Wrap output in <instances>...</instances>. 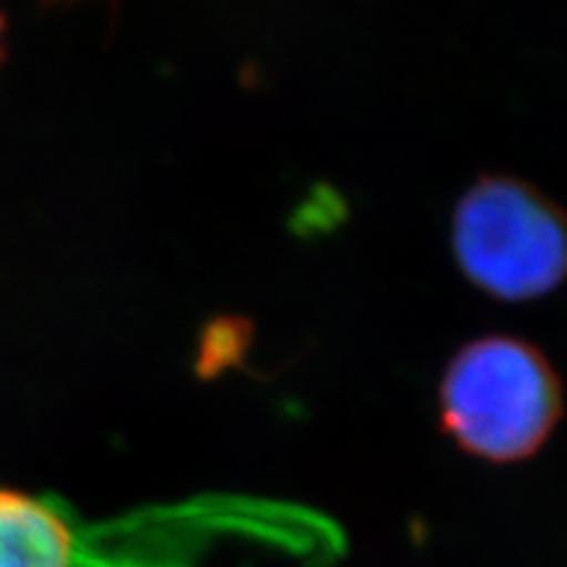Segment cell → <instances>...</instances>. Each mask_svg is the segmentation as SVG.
<instances>
[{"label": "cell", "instance_id": "3957f363", "mask_svg": "<svg viewBox=\"0 0 567 567\" xmlns=\"http://www.w3.org/2000/svg\"><path fill=\"white\" fill-rule=\"evenodd\" d=\"M0 567H124L105 534L71 523L63 507L0 488Z\"/></svg>", "mask_w": 567, "mask_h": 567}, {"label": "cell", "instance_id": "6da1fadb", "mask_svg": "<svg viewBox=\"0 0 567 567\" xmlns=\"http://www.w3.org/2000/svg\"><path fill=\"white\" fill-rule=\"evenodd\" d=\"M557 375L515 337L467 342L442 379V421L471 455L515 463L547 442L559 417Z\"/></svg>", "mask_w": 567, "mask_h": 567}, {"label": "cell", "instance_id": "277c9868", "mask_svg": "<svg viewBox=\"0 0 567 567\" xmlns=\"http://www.w3.org/2000/svg\"><path fill=\"white\" fill-rule=\"evenodd\" d=\"M6 59V17L0 13V63Z\"/></svg>", "mask_w": 567, "mask_h": 567}, {"label": "cell", "instance_id": "7a4b0ae2", "mask_svg": "<svg viewBox=\"0 0 567 567\" xmlns=\"http://www.w3.org/2000/svg\"><path fill=\"white\" fill-rule=\"evenodd\" d=\"M452 255L484 295L536 300L567 279V216L515 176H478L452 213Z\"/></svg>", "mask_w": 567, "mask_h": 567}]
</instances>
